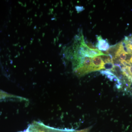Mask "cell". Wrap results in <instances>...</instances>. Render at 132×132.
Segmentation results:
<instances>
[{
	"label": "cell",
	"mask_w": 132,
	"mask_h": 132,
	"mask_svg": "<svg viewBox=\"0 0 132 132\" xmlns=\"http://www.w3.org/2000/svg\"><path fill=\"white\" fill-rule=\"evenodd\" d=\"M18 132H79L72 129H61L51 127L42 122L35 121L30 124L27 129Z\"/></svg>",
	"instance_id": "6da1fadb"
},
{
	"label": "cell",
	"mask_w": 132,
	"mask_h": 132,
	"mask_svg": "<svg viewBox=\"0 0 132 132\" xmlns=\"http://www.w3.org/2000/svg\"><path fill=\"white\" fill-rule=\"evenodd\" d=\"M92 59V72L104 69V63L100 56L94 57Z\"/></svg>",
	"instance_id": "7a4b0ae2"
},
{
	"label": "cell",
	"mask_w": 132,
	"mask_h": 132,
	"mask_svg": "<svg viewBox=\"0 0 132 132\" xmlns=\"http://www.w3.org/2000/svg\"><path fill=\"white\" fill-rule=\"evenodd\" d=\"M97 38L98 42L96 45V47L98 48L100 51H107L110 47L108 40L102 39L101 36H97Z\"/></svg>",
	"instance_id": "3957f363"
},
{
	"label": "cell",
	"mask_w": 132,
	"mask_h": 132,
	"mask_svg": "<svg viewBox=\"0 0 132 132\" xmlns=\"http://www.w3.org/2000/svg\"><path fill=\"white\" fill-rule=\"evenodd\" d=\"M12 98L19 99V100L23 99V98H21V97L14 96V95L9 94L7 93H5V92H3V91L0 90V101L6 98Z\"/></svg>",
	"instance_id": "277c9868"
},
{
	"label": "cell",
	"mask_w": 132,
	"mask_h": 132,
	"mask_svg": "<svg viewBox=\"0 0 132 132\" xmlns=\"http://www.w3.org/2000/svg\"><path fill=\"white\" fill-rule=\"evenodd\" d=\"M104 69H105L107 71H113L114 68V65L113 63L109 62V63H105L104 64Z\"/></svg>",
	"instance_id": "5b68a950"
},
{
	"label": "cell",
	"mask_w": 132,
	"mask_h": 132,
	"mask_svg": "<svg viewBox=\"0 0 132 132\" xmlns=\"http://www.w3.org/2000/svg\"><path fill=\"white\" fill-rule=\"evenodd\" d=\"M76 10L78 13L82 12L85 9L84 7L82 6H76Z\"/></svg>",
	"instance_id": "8992f818"
},
{
	"label": "cell",
	"mask_w": 132,
	"mask_h": 132,
	"mask_svg": "<svg viewBox=\"0 0 132 132\" xmlns=\"http://www.w3.org/2000/svg\"><path fill=\"white\" fill-rule=\"evenodd\" d=\"M128 68V71L130 72V73L131 75L132 76V65H131L130 67Z\"/></svg>",
	"instance_id": "52a82bcc"
},
{
	"label": "cell",
	"mask_w": 132,
	"mask_h": 132,
	"mask_svg": "<svg viewBox=\"0 0 132 132\" xmlns=\"http://www.w3.org/2000/svg\"><path fill=\"white\" fill-rule=\"evenodd\" d=\"M129 87L131 89H132V81H131V82L129 84Z\"/></svg>",
	"instance_id": "ba28073f"
},
{
	"label": "cell",
	"mask_w": 132,
	"mask_h": 132,
	"mask_svg": "<svg viewBox=\"0 0 132 132\" xmlns=\"http://www.w3.org/2000/svg\"><path fill=\"white\" fill-rule=\"evenodd\" d=\"M130 81H132V76L131 77V79H130Z\"/></svg>",
	"instance_id": "9c48e42d"
}]
</instances>
